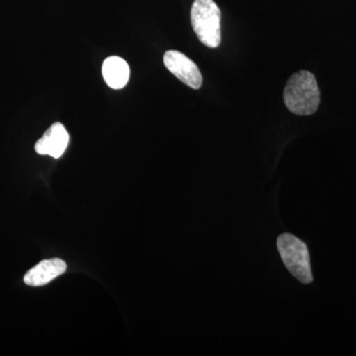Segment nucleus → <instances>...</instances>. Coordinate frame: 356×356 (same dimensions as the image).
Listing matches in <instances>:
<instances>
[{
    "mask_svg": "<svg viewBox=\"0 0 356 356\" xmlns=\"http://www.w3.org/2000/svg\"><path fill=\"white\" fill-rule=\"evenodd\" d=\"M67 270V264L60 259H46L30 269L24 276L28 286L39 287L48 284Z\"/></svg>",
    "mask_w": 356,
    "mask_h": 356,
    "instance_id": "6",
    "label": "nucleus"
},
{
    "mask_svg": "<svg viewBox=\"0 0 356 356\" xmlns=\"http://www.w3.org/2000/svg\"><path fill=\"white\" fill-rule=\"evenodd\" d=\"M102 76L109 88L121 89L127 86L130 79V67L120 57L107 58L102 65Z\"/></svg>",
    "mask_w": 356,
    "mask_h": 356,
    "instance_id": "7",
    "label": "nucleus"
},
{
    "mask_svg": "<svg viewBox=\"0 0 356 356\" xmlns=\"http://www.w3.org/2000/svg\"><path fill=\"white\" fill-rule=\"evenodd\" d=\"M166 69L177 77L180 81L193 89H199L202 86V74L197 65L191 58L178 51H168L163 57Z\"/></svg>",
    "mask_w": 356,
    "mask_h": 356,
    "instance_id": "4",
    "label": "nucleus"
},
{
    "mask_svg": "<svg viewBox=\"0 0 356 356\" xmlns=\"http://www.w3.org/2000/svg\"><path fill=\"white\" fill-rule=\"evenodd\" d=\"M283 96L287 108L300 116L315 113L321 102L317 79L307 70L296 72L288 79Z\"/></svg>",
    "mask_w": 356,
    "mask_h": 356,
    "instance_id": "1",
    "label": "nucleus"
},
{
    "mask_svg": "<svg viewBox=\"0 0 356 356\" xmlns=\"http://www.w3.org/2000/svg\"><path fill=\"white\" fill-rule=\"evenodd\" d=\"M70 142L69 133L64 125L55 123L51 126L43 137L35 145V151L42 156H50L58 159L65 153Z\"/></svg>",
    "mask_w": 356,
    "mask_h": 356,
    "instance_id": "5",
    "label": "nucleus"
},
{
    "mask_svg": "<svg viewBox=\"0 0 356 356\" xmlns=\"http://www.w3.org/2000/svg\"><path fill=\"white\" fill-rule=\"evenodd\" d=\"M281 259L288 270L304 284L313 281L310 254L306 243L291 234H282L277 240Z\"/></svg>",
    "mask_w": 356,
    "mask_h": 356,
    "instance_id": "3",
    "label": "nucleus"
},
{
    "mask_svg": "<svg viewBox=\"0 0 356 356\" xmlns=\"http://www.w3.org/2000/svg\"><path fill=\"white\" fill-rule=\"evenodd\" d=\"M191 24L201 43L208 48L221 44V11L214 0H195L191 8Z\"/></svg>",
    "mask_w": 356,
    "mask_h": 356,
    "instance_id": "2",
    "label": "nucleus"
}]
</instances>
